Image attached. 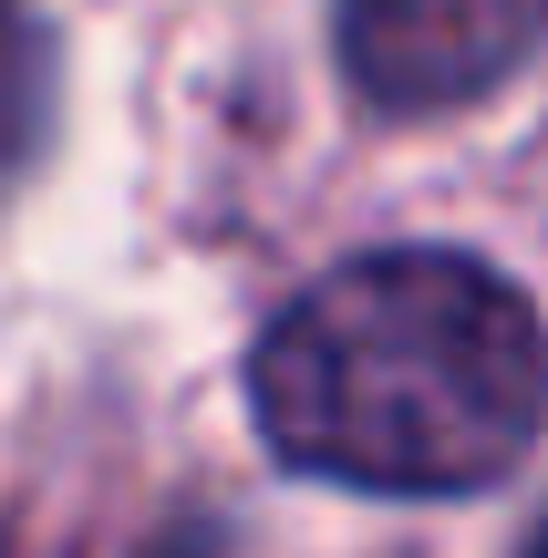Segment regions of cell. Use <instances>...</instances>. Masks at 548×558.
Here are the masks:
<instances>
[{
  "label": "cell",
  "instance_id": "6da1fadb",
  "mask_svg": "<svg viewBox=\"0 0 548 558\" xmlns=\"http://www.w3.org/2000/svg\"><path fill=\"white\" fill-rule=\"evenodd\" d=\"M280 465L363 497H476L548 424L538 300L476 248H363L321 269L248 352Z\"/></svg>",
  "mask_w": 548,
  "mask_h": 558
},
{
  "label": "cell",
  "instance_id": "7a4b0ae2",
  "mask_svg": "<svg viewBox=\"0 0 548 558\" xmlns=\"http://www.w3.org/2000/svg\"><path fill=\"white\" fill-rule=\"evenodd\" d=\"M548 52V0H342V73L373 114H455Z\"/></svg>",
  "mask_w": 548,
  "mask_h": 558
},
{
  "label": "cell",
  "instance_id": "3957f363",
  "mask_svg": "<svg viewBox=\"0 0 548 558\" xmlns=\"http://www.w3.org/2000/svg\"><path fill=\"white\" fill-rule=\"evenodd\" d=\"M41 94H52V52H41L32 21L0 11V186L21 177V156H32V135H41Z\"/></svg>",
  "mask_w": 548,
  "mask_h": 558
},
{
  "label": "cell",
  "instance_id": "277c9868",
  "mask_svg": "<svg viewBox=\"0 0 548 558\" xmlns=\"http://www.w3.org/2000/svg\"><path fill=\"white\" fill-rule=\"evenodd\" d=\"M528 558H548V518H538V538H528Z\"/></svg>",
  "mask_w": 548,
  "mask_h": 558
}]
</instances>
